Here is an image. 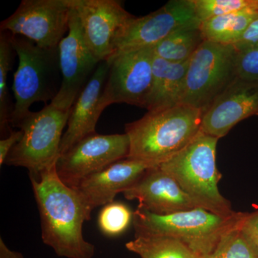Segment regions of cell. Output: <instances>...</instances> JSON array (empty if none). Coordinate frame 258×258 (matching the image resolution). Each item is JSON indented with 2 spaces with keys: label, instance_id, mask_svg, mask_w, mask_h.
Wrapping results in <instances>:
<instances>
[{
  "label": "cell",
  "instance_id": "1",
  "mask_svg": "<svg viewBox=\"0 0 258 258\" xmlns=\"http://www.w3.org/2000/svg\"><path fill=\"white\" fill-rule=\"evenodd\" d=\"M56 163L38 176H30L40 212L42 242L59 257L92 258L96 248L85 240L83 227L91 220L93 210L77 190L60 179Z\"/></svg>",
  "mask_w": 258,
  "mask_h": 258
},
{
  "label": "cell",
  "instance_id": "2",
  "mask_svg": "<svg viewBox=\"0 0 258 258\" xmlns=\"http://www.w3.org/2000/svg\"><path fill=\"white\" fill-rule=\"evenodd\" d=\"M203 113L184 104L147 111L125 125L130 143L127 158L160 165L200 133Z\"/></svg>",
  "mask_w": 258,
  "mask_h": 258
},
{
  "label": "cell",
  "instance_id": "3",
  "mask_svg": "<svg viewBox=\"0 0 258 258\" xmlns=\"http://www.w3.org/2000/svg\"><path fill=\"white\" fill-rule=\"evenodd\" d=\"M218 141L200 131L187 146L159 167L172 176L200 208L230 217L237 212L219 191L222 176L217 166Z\"/></svg>",
  "mask_w": 258,
  "mask_h": 258
},
{
  "label": "cell",
  "instance_id": "4",
  "mask_svg": "<svg viewBox=\"0 0 258 258\" xmlns=\"http://www.w3.org/2000/svg\"><path fill=\"white\" fill-rule=\"evenodd\" d=\"M244 214L236 212L225 217L198 208L169 215H157L138 208L134 212L133 223L135 235L172 237L206 258L222 236L235 227Z\"/></svg>",
  "mask_w": 258,
  "mask_h": 258
},
{
  "label": "cell",
  "instance_id": "5",
  "mask_svg": "<svg viewBox=\"0 0 258 258\" xmlns=\"http://www.w3.org/2000/svg\"><path fill=\"white\" fill-rule=\"evenodd\" d=\"M19 63L14 74L13 91L15 104L10 125L15 127L30 113L33 103L47 105L60 91L62 74L58 47L42 48L25 37L12 35Z\"/></svg>",
  "mask_w": 258,
  "mask_h": 258
},
{
  "label": "cell",
  "instance_id": "6",
  "mask_svg": "<svg viewBox=\"0 0 258 258\" xmlns=\"http://www.w3.org/2000/svg\"><path fill=\"white\" fill-rule=\"evenodd\" d=\"M71 109L50 103L42 110L30 112L16 125L23 137L7 158L5 164L26 168L31 176L40 174L60 157L62 132Z\"/></svg>",
  "mask_w": 258,
  "mask_h": 258
},
{
  "label": "cell",
  "instance_id": "7",
  "mask_svg": "<svg viewBox=\"0 0 258 258\" xmlns=\"http://www.w3.org/2000/svg\"><path fill=\"white\" fill-rule=\"evenodd\" d=\"M237 57L233 45L205 40L189 59L179 104L205 113L237 79Z\"/></svg>",
  "mask_w": 258,
  "mask_h": 258
},
{
  "label": "cell",
  "instance_id": "8",
  "mask_svg": "<svg viewBox=\"0 0 258 258\" xmlns=\"http://www.w3.org/2000/svg\"><path fill=\"white\" fill-rule=\"evenodd\" d=\"M154 47H146L113 56L101 98L104 111L114 103L145 108L153 83Z\"/></svg>",
  "mask_w": 258,
  "mask_h": 258
},
{
  "label": "cell",
  "instance_id": "9",
  "mask_svg": "<svg viewBox=\"0 0 258 258\" xmlns=\"http://www.w3.org/2000/svg\"><path fill=\"white\" fill-rule=\"evenodd\" d=\"M200 24L192 0H171L150 14L134 17L120 29L112 42L110 58L127 51L154 47L177 29Z\"/></svg>",
  "mask_w": 258,
  "mask_h": 258
},
{
  "label": "cell",
  "instance_id": "10",
  "mask_svg": "<svg viewBox=\"0 0 258 258\" xmlns=\"http://www.w3.org/2000/svg\"><path fill=\"white\" fill-rule=\"evenodd\" d=\"M69 0H23L0 23V31L31 40L42 48H55L69 31Z\"/></svg>",
  "mask_w": 258,
  "mask_h": 258
},
{
  "label": "cell",
  "instance_id": "11",
  "mask_svg": "<svg viewBox=\"0 0 258 258\" xmlns=\"http://www.w3.org/2000/svg\"><path fill=\"white\" fill-rule=\"evenodd\" d=\"M129 149L126 134L88 136L59 157L57 174L64 184L74 187L85 178L126 159Z\"/></svg>",
  "mask_w": 258,
  "mask_h": 258
},
{
  "label": "cell",
  "instance_id": "12",
  "mask_svg": "<svg viewBox=\"0 0 258 258\" xmlns=\"http://www.w3.org/2000/svg\"><path fill=\"white\" fill-rule=\"evenodd\" d=\"M58 51L62 84L51 103L71 109L101 62L88 47L79 19L71 6L69 31L59 44Z\"/></svg>",
  "mask_w": 258,
  "mask_h": 258
},
{
  "label": "cell",
  "instance_id": "13",
  "mask_svg": "<svg viewBox=\"0 0 258 258\" xmlns=\"http://www.w3.org/2000/svg\"><path fill=\"white\" fill-rule=\"evenodd\" d=\"M78 15L83 36L100 62L112 55V42L117 32L134 18L118 0H69Z\"/></svg>",
  "mask_w": 258,
  "mask_h": 258
},
{
  "label": "cell",
  "instance_id": "14",
  "mask_svg": "<svg viewBox=\"0 0 258 258\" xmlns=\"http://www.w3.org/2000/svg\"><path fill=\"white\" fill-rule=\"evenodd\" d=\"M256 115L258 83L237 78L203 113L201 131L220 139L242 120Z\"/></svg>",
  "mask_w": 258,
  "mask_h": 258
},
{
  "label": "cell",
  "instance_id": "15",
  "mask_svg": "<svg viewBox=\"0 0 258 258\" xmlns=\"http://www.w3.org/2000/svg\"><path fill=\"white\" fill-rule=\"evenodd\" d=\"M123 194L127 200H137L139 208L157 215L200 208L176 180L159 166L149 169Z\"/></svg>",
  "mask_w": 258,
  "mask_h": 258
},
{
  "label": "cell",
  "instance_id": "16",
  "mask_svg": "<svg viewBox=\"0 0 258 258\" xmlns=\"http://www.w3.org/2000/svg\"><path fill=\"white\" fill-rule=\"evenodd\" d=\"M157 166H159L126 158L85 178L72 188L77 190L93 210L113 203L118 194L124 192L149 169Z\"/></svg>",
  "mask_w": 258,
  "mask_h": 258
},
{
  "label": "cell",
  "instance_id": "17",
  "mask_svg": "<svg viewBox=\"0 0 258 258\" xmlns=\"http://www.w3.org/2000/svg\"><path fill=\"white\" fill-rule=\"evenodd\" d=\"M108 70V61L100 62L94 74L73 105L67 129L61 140L60 156L69 152L82 139L96 134L97 122L103 112L101 98Z\"/></svg>",
  "mask_w": 258,
  "mask_h": 258
},
{
  "label": "cell",
  "instance_id": "18",
  "mask_svg": "<svg viewBox=\"0 0 258 258\" xmlns=\"http://www.w3.org/2000/svg\"><path fill=\"white\" fill-rule=\"evenodd\" d=\"M189 60L171 63L154 55L152 90L145 107L147 111L179 104Z\"/></svg>",
  "mask_w": 258,
  "mask_h": 258
},
{
  "label": "cell",
  "instance_id": "19",
  "mask_svg": "<svg viewBox=\"0 0 258 258\" xmlns=\"http://www.w3.org/2000/svg\"><path fill=\"white\" fill-rule=\"evenodd\" d=\"M258 18V3L251 8L210 19L200 25L204 40L234 45Z\"/></svg>",
  "mask_w": 258,
  "mask_h": 258
},
{
  "label": "cell",
  "instance_id": "20",
  "mask_svg": "<svg viewBox=\"0 0 258 258\" xmlns=\"http://www.w3.org/2000/svg\"><path fill=\"white\" fill-rule=\"evenodd\" d=\"M200 25H188L171 32L154 47V55L171 63L189 60L205 41Z\"/></svg>",
  "mask_w": 258,
  "mask_h": 258
},
{
  "label": "cell",
  "instance_id": "21",
  "mask_svg": "<svg viewBox=\"0 0 258 258\" xmlns=\"http://www.w3.org/2000/svg\"><path fill=\"white\" fill-rule=\"evenodd\" d=\"M125 247L141 258H203L181 241L166 236L135 235Z\"/></svg>",
  "mask_w": 258,
  "mask_h": 258
},
{
  "label": "cell",
  "instance_id": "22",
  "mask_svg": "<svg viewBox=\"0 0 258 258\" xmlns=\"http://www.w3.org/2000/svg\"><path fill=\"white\" fill-rule=\"evenodd\" d=\"M16 52L12 42V34L0 31V129L1 134L11 132L10 118L14 106H12L8 90V75L13 68Z\"/></svg>",
  "mask_w": 258,
  "mask_h": 258
},
{
  "label": "cell",
  "instance_id": "23",
  "mask_svg": "<svg viewBox=\"0 0 258 258\" xmlns=\"http://www.w3.org/2000/svg\"><path fill=\"white\" fill-rule=\"evenodd\" d=\"M241 221L222 236L206 258H258V252L240 230Z\"/></svg>",
  "mask_w": 258,
  "mask_h": 258
},
{
  "label": "cell",
  "instance_id": "24",
  "mask_svg": "<svg viewBox=\"0 0 258 258\" xmlns=\"http://www.w3.org/2000/svg\"><path fill=\"white\" fill-rule=\"evenodd\" d=\"M133 219V212L125 204L113 202L105 205L100 212L98 227L105 235L116 237L128 228Z\"/></svg>",
  "mask_w": 258,
  "mask_h": 258
},
{
  "label": "cell",
  "instance_id": "25",
  "mask_svg": "<svg viewBox=\"0 0 258 258\" xmlns=\"http://www.w3.org/2000/svg\"><path fill=\"white\" fill-rule=\"evenodd\" d=\"M197 18L200 23L222 15L247 9L258 0H192Z\"/></svg>",
  "mask_w": 258,
  "mask_h": 258
},
{
  "label": "cell",
  "instance_id": "26",
  "mask_svg": "<svg viewBox=\"0 0 258 258\" xmlns=\"http://www.w3.org/2000/svg\"><path fill=\"white\" fill-rule=\"evenodd\" d=\"M237 78L258 83V43L237 51Z\"/></svg>",
  "mask_w": 258,
  "mask_h": 258
},
{
  "label": "cell",
  "instance_id": "27",
  "mask_svg": "<svg viewBox=\"0 0 258 258\" xmlns=\"http://www.w3.org/2000/svg\"><path fill=\"white\" fill-rule=\"evenodd\" d=\"M240 230L258 252V210L245 213L240 222Z\"/></svg>",
  "mask_w": 258,
  "mask_h": 258
},
{
  "label": "cell",
  "instance_id": "28",
  "mask_svg": "<svg viewBox=\"0 0 258 258\" xmlns=\"http://www.w3.org/2000/svg\"><path fill=\"white\" fill-rule=\"evenodd\" d=\"M256 43H258V18L249 25L242 37L232 45L236 50L240 51Z\"/></svg>",
  "mask_w": 258,
  "mask_h": 258
},
{
  "label": "cell",
  "instance_id": "29",
  "mask_svg": "<svg viewBox=\"0 0 258 258\" xmlns=\"http://www.w3.org/2000/svg\"><path fill=\"white\" fill-rule=\"evenodd\" d=\"M23 134L20 129L18 131L12 130L8 137L0 141V166L5 164L7 158L12 149L20 142Z\"/></svg>",
  "mask_w": 258,
  "mask_h": 258
},
{
  "label": "cell",
  "instance_id": "30",
  "mask_svg": "<svg viewBox=\"0 0 258 258\" xmlns=\"http://www.w3.org/2000/svg\"><path fill=\"white\" fill-rule=\"evenodd\" d=\"M0 258H23L21 254L8 249L3 240H0Z\"/></svg>",
  "mask_w": 258,
  "mask_h": 258
}]
</instances>
